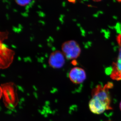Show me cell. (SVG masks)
I'll list each match as a JSON object with an SVG mask.
<instances>
[{"instance_id":"1","label":"cell","mask_w":121,"mask_h":121,"mask_svg":"<svg viewBox=\"0 0 121 121\" xmlns=\"http://www.w3.org/2000/svg\"><path fill=\"white\" fill-rule=\"evenodd\" d=\"M62 52L65 58L68 60H74L80 56L81 49L78 43L74 40L64 43L62 45Z\"/></svg>"},{"instance_id":"2","label":"cell","mask_w":121,"mask_h":121,"mask_svg":"<svg viewBox=\"0 0 121 121\" xmlns=\"http://www.w3.org/2000/svg\"><path fill=\"white\" fill-rule=\"evenodd\" d=\"M89 107L91 112L100 114L106 110L112 109L111 106L95 97H92L89 102Z\"/></svg>"},{"instance_id":"3","label":"cell","mask_w":121,"mask_h":121,"mask_svg":"<svg viewBox=\"0 0 121 121\" xmlns=\"http://www.w3.org/2000/svg\"><path fill=\"white\" fill-rule=\"evenodd\" d=\"M65 58L62 52L55 51L50 54L48 59V64L50 66L54 69H60L65 64Z\"/></svg>"},{"instance_id":"4","label":"cell","mask_w":121,"mask_h":121,"mask_svg":"<svg viewBox=\"0 0 121 121\" xmlns=\"http://www.w3.org/2000/svg\"><path fill=\"white\" fill-rule=\"evenodd\" d=\"M69 77L73 83L79 84L82 83L86 80V75L84 69L81 68L75 67L70 71Z\"/></svg>"},{"instance_id":"5","label":"cell","mask_w":121,"mask_h":121,"mask_svg":"<svg viewBox=\"0 0 121 121\" xmlns=\"http://www.w3.org/2000/svg\"><path fill=\"white\" fill-rule=\"evenodd\" d=\"M112 70L111 73L110 77L114 80H121V46H120L119 54L117 62L113 63Z\"/></svg>"},{"instance_id":"6","label":"cell","mask_w":121,"mask_h":121,"mask_svg":"<svg viewBox=\"0 0 121 121\" xmlns=\"http://www.w3.org/2000/svg\"><path fill=\"white\" fill-rule=\"evenodd\" d=\"M32 0H15V2L18 5L24 7L30 4Z\"/></svg>"},{"instance_id":"7","label":"cell","mask_w":121,"mask_h":121,"mask_svg":"<svg viewBox=\"0 0 121 121\" xmlns=\"http://www.w3.org/2000/svg\"><path fill=\"white\" fill-rule=\"evenodd\" d=\"M67 1L68 2L72 4H74L76 1V0H67Z\"/></svg>"},{"instance_id":"8","label":"cell","mask_w":121,"mask_h":121,"mask_svg":"<svg viewBox=\"0 0 121 121\" xmlns=\"http://www.w3.org/2000/svg\"><path fill=\"white\" fill-rule=\"evenodd\" d=\"M92 0L93 1H95V2H98L101 1L102 0Z\"/></svg>"},{"instance_id":"9","label":"cell","mask_w":121,"mask_h":121,"mask_svg":"<svg viewBox=\"0 0 121 121\" xmlns=\"http://www.w3.org/2000/svg\"><path fill=\"white\" fill-rule=\"evenodd\" d=\"M119 108H120V109L121 111V101L120 102V104H119Z\"/></svg>"},{"instance_id":"10","label":"cell","mask_w":121,"mask_h":121,"mask_svg":"<svg viewBox=\"0 0 121 121\" xmlns=\"http://www.w3.org/2000/svg\"><path fill=\"white\" fill-rule=\"evenodd\" d=\"M116 0L118 2L121 3V0Z\"/></svg>"},{"instance_id":"11","label":"cell","mask_w":121,"mask_h":121,"mask_svg":"<svg viewBox=\"0 0 121 121\" xmlns=\"http://www.w3.org/2000/svg\"></svg>"}]
</instances>
